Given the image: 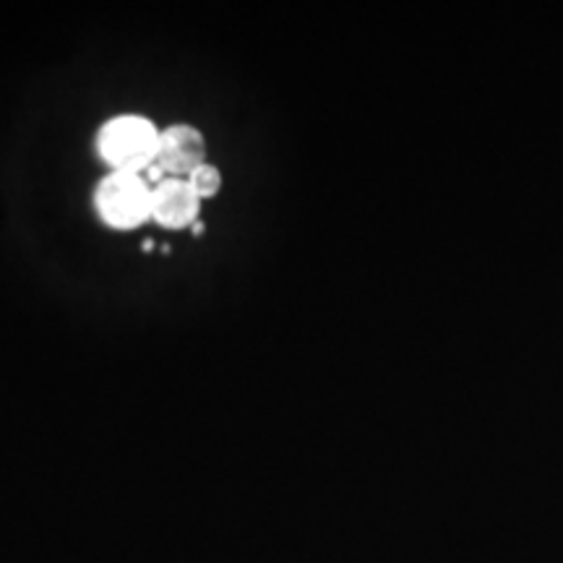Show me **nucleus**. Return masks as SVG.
Segmentation results:
<instances>
[{
	"instance_id": "4",
	"label": "nucleus",
	"mask_w": 563,
	"mask_h": 563,
	"mask_svg": "<svg viewBox=\"0 0 563 563\" xmlns=\"http://www.w3.org/2000/svg\"><path fill=\"white\" fill-rule=\"evenodd\" d=\"M201 199L186 178H167L152 188V220L165 230L194 228L199 222Z\"/></svg>"
},
{
	"instance_id": "6",
	"label": "nucleus",
	"mask_w": 563,
	"mask_h": 563,
	"mask_svg": "<svg viewBox=\"0 0 563 563\" xmlns=\"http://www.w3.org/2000/svg\"><path fill=\"white\" fill-rule=\"evenodd\" d=\"M203 232H207V224H203V222L199 220V222H196V224H194V235H196V238H199V235H203Z\"/></svg>"
},
{
	"instance_id": "5",
	"label": "nucleus",
	"mask_w": 563,
	"mask_h": 563,
	"mask_svg": "<svg viewBox=\"0 0 563 563\" xmlns=\"http://www.w3.org/2000/svg\"><path fill=\"white\" fill-rule=\"evenodd\" d=\"M186 180L191 183V188L199 199H214V196L222 191V173L217 170L214 165H209V162L207 165H201L199 170H194L191 175H188Z\"/></svg>"
},
{
	"instance_id": "3",
	"label": "nucleus",
	"mask_w": 563,
	"mask_h": 563,
	"mask_svg": "<svg viewBox=\"0 0 563 563\" xmlns=\"http://www.w3.org/2000/svg\"><path fill=\"white\" fill-rule=\"evenodd\" d=\"M157 165L170 178H188L201 165H207V139L188 123H175L162 129Z\"/></svg>"
},
{
	"instance_id": "1",
	"label": "nucleus",
	"mask_w": 563,
	"mask_h": 563,
	"mask_svg": "<svg viewBox=\"0 0 563 563\" xmlns=\"http://www.w3.org/2000/svg\"><path fill=\"white\" fill-rule=\"evenodd\" d=\"M159 129L146 115L123 112L104 121L95 133V150L110 173H146L157 162Z\"/></svg>"
},
{
	"instance_id": "7",
	"label": "nucleus",
	"mask_w": 563,
	"mask_h": 563,
	"mask_svg": "<svg viewBox=\"0 0 563 563\" xmlns=\"http://www.w3.org/2000/svg\"><path fill=\"white\" fill-rule=\"evenodd\" d=\"M141 251H144V253L154 251V243H152V241H144V243H141Z\"/></svg>"
},
{
	"instance_id": "2",
	"label": "nucleus",
	"mask_w": 563,
	"mask_h": 563,
	"mask_svg": "<svg viewBox=\"0 0 563 563\" xmlns=\"http://www.w3.org/2000/svg\"><path fill=\"white\" fill-rule=\"evenodd\" d=\"M91 207L104 228L131 232L152 220V188L141 175L108 173L95 186Z\"/></svg>"
}]
</instances>
